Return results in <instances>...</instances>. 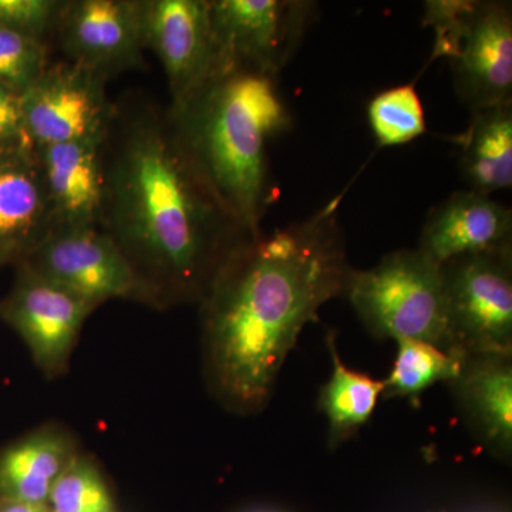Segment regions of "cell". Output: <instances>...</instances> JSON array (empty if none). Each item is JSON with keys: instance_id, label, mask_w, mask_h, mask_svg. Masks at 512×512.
Masks as SVG:
<instances>
[{"instance_id": "obj_13", "label": "cell", "mask_w": 512, "mask_h": 512, "mask_svg": "<svg viewBox=\"0 0 512 512\" xmlns=\"http://www.w3.org/2000/svg\"><path fill=\"white\" fill-rule=\"evenodd\" d=\"M446 384L461 420L481 447L511 463L512 355L460 357L456 376Z\"/></svg>"}, {"instance_id": "obj_10", "label": "cell", "mask_w": 512, "mask_h": 512, "mask_svg": "<svg viewBox=\"0 0 512 512\" xmlns=\"http://www.w3.org/2000/svg\"><path fill=\"white\" fill-rule=\"evenodd\" d=\"M52 36L67 62L106 80L146 66L140 0L66 2Z\"/></svg>"}, {"instance_id": "obj_22", "label": "cell", "mask_w": 512, "mask_h": 512, "mask_svg": "<svg viewBox=\"0 0 512 512\" xmlns=\"http://www.w3.org/2000/svg\"><path fill=\"white\" fill-rule=\"evenodd\" d=\"M46 507L49 512H113V500L96 464L76 453L52 485Z\"/></svg>"}, {"instance_id": "obj_28", "label": "cell", "mask_w": 512, "mask_h": 512, "mask_svg": "<svg viewBox=\"0 0 512 512\" xmlns=\"http://www.w3.org/2000/svg\"><path fill=\"white\" fill-rule=\"evenodd\" d=\"M247 512H289V511L279 510V508L265 507V508H254V510H249Z\"/></svg>"}, {"instance_id": "obj_12", "label": "cell", "mask_w": 512, "mask_h": 512, "mask_svg": "<svg viewBox=\"0 0 512 512\" xmlns=\"http://www.w3.org/2000/svg\"><path fill=\"white\" fill-rule=\"evenodd\" d=\"M458 97L471 111L512 104L510 2L478 0L460 52L450 60Z\"/></svg>"}, {"instance_id": "obj_23", "label": "cell", "mask_w": 512, "mask_h": 512, "mask_svg": "<svg viewBox=\"0 0 512 512\" xmlns=\"http://www.w3.org/2000/svg\"><path fill=\"white\" fill-rule=\"evenodd\" d=\"M42 40L0 28V84L22 96L49 66Z\"/></svg>"}, {"instance_id": "obj_1", "label": "cell", "mask_w": 512, "mask_h": 512, "mask_svg": "<svg viewBox=\"0 0 512 512\" xmlns=\"http://www.w3.org/2000/svg\"><path fill=\"white\" fill-rule=\"evenodd\" d=\"M100 228L154 308L200 305L252 237L192 161L168 109L141 94L114 103L103 148Z\"/></svg>"}, {"instance_id": "obj_2", "label": "cell", "mask_w": 512, "mask_h": 512, "mask_svg": "<svg viewBox=\"0 0 512 512\" xmlns=\"http://www.w3.org/2000/svg\"><path fill=\"white\" fill-rule=\"evenodd\" d=\"M342 197L251 239L202 299L205 377L229 412H262L302 330L325 303L345 296L353 268L340 227Z\"/></svg>"}, {"instance_id": "obj_25", "label": "cell", "mask_w": 512, "mask_h": 512, "mask_svg": "<svg viewBox=\"0 0 512 512\" xmlns=\"http://www.w3.org/2000/svg\"><path fill=\"white\" fill-rule=\"evenodd\" d=\"M64 3L59 0H0V28L47 43Z\"/></svg>"}, {"instance_id": "obj_15", "label": "cell", "mask_w": 512, "mask_h": 512, "mask_svg": "<svg viewBox=\"0 0 512 512\" xmlns=\"http://www.w3.org/2000/svg\"><path fill=\"white\" fill-rule=\"evenodd\" d=\"M512 247V212L491 195L467 190L451 194L427 215L419 251L444 264L457 256Z\"/></svg>"}, {"instance_id": "obj_24", "label": "cell", "mask_w": 512, "mask_h": 512, "mask_svg": "<svg viewBox=\"0 0 512 512\" xmlns=\"http://www.w3.org/2000/svg\"><path fill=\"white\" fill-rule=\"evenodd\" d=\"M478 0H427L423 25L434 30L431 60L446 57L453 60L460 52Z\"/></svg>"}, {"instance_id": "obj_8", "label": "cell", "mask_w": 512, "mask_h": 512, "mask_svg": "<svg viewBox=\"0 0 512 512\" xmlns=\"http://www.w3.org/2000/svg\"><path fill=\"white\" fill-rule=\"evenodd\" d=\"M109 80L70 62L49 64L20 96L23 123L33 147L55 146L103 133L114 103Z\"/></svg>"}, {"instance_id": "obj_26", "label": "cell", "mask_w": 512, "mask_h": 512, "mask_svg": "<svg viewBox=\"0 0 512 512\" xmlns=\"http://www.w3.org/2000/svg\"><path fill=\"white\" fill-rule=\"evenodd\" d=\"M26 143L30 141L23 123L20 96L0 84V148Z\"/></svg>"}, {"instance_id": "obj_16", "label": "cell", "mask_w": 512, "mask_h": 512, "mask_svg": "<svg viewBox=\"0 0 512 512\" xmlns=\"http://www.w3.org/2000/svg\"><path fill=\"white\" fill-rule=\"evenodd\" d=\"M106 130L70 143L35 147L55 228L100 227Z\"/></svg>"}, {"instance_id": "obj_9", "label": "cell", "mask_w": 512, "mask_h": 512, "mask_svg": "<svg viewBox=\"0 0 512 512\" xmlns=\"http://www.w3.org/2000/svg\"><path fill=\"white\" fill-rule=\"evenodd\" d=\"M146 49L164 67L170 109H180L218 77L211 0H140Z\"/></svg>"}, {"instance_id": "obj_14", "label": "cell", "mask_w": 512, "mask_h": 512, "mask_svg": "<svg viewBox=\"0 0 512 512\" xmlns=\"http://www.w3.org/2000/svg\"><path fill=\"white\" fill-rule=\"evenodd\" d=\"M53 228L35 147L26 143L0 148V265L19 264Z\"/></svg>"}, {"instance_id": "obj_27", "label": "cell", "mask_w": 512, "mask_h": 512, "mask_svg": "<svg viewBox=\"0 0 512 512\" xmlns=\"http://www.w3.org/2000/svg\"><path fill=\"white\" fill-rule=\"evenodd\" d=\"M0 512H49L46 504L18 503V501H2Z\"/></svg>"}, {"instance_id": "obj_18", "label": "cell", "mask_w": 512, "mask_h": 512, "mask_svg": "<svg viewBox=\"0 0 512 512\" xmlns=\"http://www.w3.org/2000/svg\"><path fill=\"white\" fill-rule=\"evenodd\" d=\"M460 168L470 190L493 195L512 185V104L473 111L458 140Z\"/></svg>"}, {"instance_id": "obj_17", "label": "cell", "mask_w": 512, "mask_h": 512, "mask_svg": "<svg viewBox=\"0 0 512 512\" xmlns=\"http://www.w3.org/2000/svg\"><path fill=\"white\" fill-rule=\"evenodd\" d=\"M76 456L73 441L59 429H45L0 456V500L46 504L52 485Z\"/></svg>"}, {"instance_id": "obj_3", "label": "cell", "mask_w": 512, "mask_h": 512, "mask_svg": "<svg viewBox=\"0 0 512 512\" xmlns=\"http://www.w3.org/2000/svg\"><path fill=\"white\" fill-rule=\"evenodd\" d=\"M168 113L205 180L249 234L259 237L279 194L269 141L292 126L278 79L245 70L222 74Z\"/></svg>"}, {"instance_id": "obj_4", "label": "cell", "mask_w": 512, "mask_h": 512, "mask_svg": "<svg viewBox=\"0 0 512 512\" xmlns=\"http://www.w3.org/2000/svg\"><path fill=\"white\" fill-rule=\"evenodd\" d=\"M345 298L373 338L413 339L448 348L441 266L419 249H400L366 271L353 269Z\"/></svg>"}, {"instance_id": "obj_11", "label": "cell", "mask_w": 512, "mask_h": 512, "mask_svg": "<svg viewBox=\"0 0 512 512\" xmlns=\"http://www.w3.org/2000/svg\"><path fill=\"white\" fill-rule=\"evenodd\" d=\"M92 302L19 264L18 281L0 303V316L22 336L49 377L67 369L74 343L96 309Z\"/></svg>"}, {"instance_id": "obj_6", "label": "cell", "mask_w": 512, "mask_h": 512, "mask_svg": "<svg viewBox=\"0 0 512 512\" xmlns=\"http://www.w3.org/2000/svg\"><path fill=\"white\" fill-rule=\"evenodd\" d=\"M316 12L308 0H211L218 76L245 70L278 79Z\"/></svg>"}, {"instance_id": "obj_7", "label": "cell", "mask_w": 512, "mask_h": 512, "mask_svg": "<svg viewBox=\"0 0 512 512\" xmlns=\"http://www.w3.org/2000/svg\"><path fill=\"white\" fill-rule=\"evenodd\" d=\"M94 306L128 299L153 306V298L116 242L100 227L55 228L19 262Z\"/></svg>"}, {"instance_id": "obj_5", "label": "cell", "mask_w": 512, "mask_h": 512, "mask_svg": "<svg viewBox=\"0 0 512 512\" xmlns=\"http://www.w3.org/2000/svg\"><path fill=\"white\" fill-rule=\"evenodd\" d=\"M440 266L447 353L512 355V247L457 256Z\"/></svg>"}, {"instance_id": "obj_19", "label": "cell", "mask_w": 512, "mask_h": 512, "mask_svg": "<svg viewBox=\"0 0 512 512\" xmlns=\"http://www.w3.org/2000/svg\"><path fill=\"white\" fill-rule=\"evenodd\" d=\"M326 343L332 357V375L319 392L318 409L328 420V446L336 450L355 437L375 413L382 399L383 380L350 369L340 359L336 336Z\"/></svg>"}, {"instance_id": "obj_21", "label": "cell", "mask_w": 512, "mask_h": 512, "mask_svg": "<svg viewBox=\"0 0 512 512\" xmlns=\"http://www.w3.org/2000/svg\"><path fill=\"white\" fill-rule=\"evenodd\" d=\"M369 124L382 147L402 146L426 133L423 104L413 84L392 87L370 100Z\"/></svg>"}, {"instance_id": "obj_20", "label": "cell", "mask_w": 512, "mask_h": 512, "mask_svg": "<svg viewBox=\"0 0 512 512\" xmlns=\"http://www.w3.org/2000/svg\"><path fill=\"white\" fill-rule=\"evenodd\" d=\"M392 370L383 379V399H409L419 404L421 394L436 383L456 376L460 357L421 340H397Z\"/></svg>"}]
</instances>
